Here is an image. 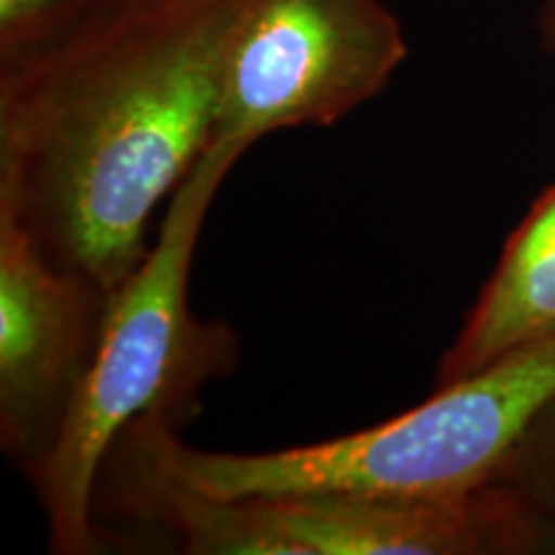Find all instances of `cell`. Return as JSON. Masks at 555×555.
Masks as SVG:
<instances>
[{"label": "cell", "instance_id": "6da1fadb", "mask_svg": "<svg viewBox=\"0 0 555 555\" xmlns=\"http://www.w3.org/2000/svg\"><path fill=\"white\" fill-rule=\"evenodd\" d=\"M237 0H103L0 62V219L116 291L214 142Z\"/></svg>", "mask_w": 555, "mask_h": 555}, {"label": "cell", "instance_id": "7a4b0ae2", "mask_svg": "<svg viewBox=\"0 0 555 555\" xmlns=\"http://www.w3.org/2000/svg\"><path fill=\"white\" fill-rule=\"evenodd\" d=\"M555 397V339L437 386L409 412L332 440L262 453L201 450L168 414H144L119 446L204 496L335 494L388 502L461 499L494 481L506 455Z\"/></svg>", "mask_w": 555, "mask_h": 555}, {"label": "cell", "instance_id": "3957f363", "mask_svg": "<svg viewBox=\"0 0 555 555\" xmlns=\"http://www.w3.org/2000/svg\"><path fill=\"white\" fill-rule=\"evenodd\" d=\"M242 155L208 147L165 206L150 253L111 296L95 360L57 446L29 478L52 553L103 551L95 489L124 429L155 412L183 425L196 414L201 391L240 363L237 335L224 322L193 314L189 286L208 208Z\"/></svg>", "mask_w": 555, "mask_h": 555}, {"label": "cell", "instance_id": "277c9868", "mask_svg": "<svg viewBox=\"0 0 555 555\" xmlns=\"http://www.w3.org/2000/svg\"><path fill=\"white\" fill-rule=\"evenodd\" d=\"M95 512L155 530L185 555H522L538 553L545 525L496 483L442 502L204 496L119 442L103 463Z\"/></svg>", "mask_w": 555, "mask_h": 555}, {"label": "cell", "instance_id": "5b68a950", "mask_svg": "<svg viewBox=\"0 0 555 555\" xmlns=\"http://www.w3.org/2000/svg\"><path fill=\"white\" fill-rule=\"evenodd\" d=\"M406 54L384 0H237L211 147L335 127L384 93Z\"/></svg>", "mask_w": 555, "mask_h": 555}, {"label": "cell", "instance_id": "8992f818", "mask_svg": "<svg viewBox=\"0 0 555 555\" xmlns=\"http://www.w3.org/2000/svg\"><path fill=\"white\" fill-rule=\"evenodd\" d=\"M111 296L0 219V450L31 478L57 446L99 350Z\"/></svg>", "mask_w": 555, "mask_h": 555}, {"label": "cell", "instance_id": "52a82bcc", "mask_svg": "<svg viewBox=\"0 0 555 555\" xmlns=\"http://www.w3.org/2000/svg\"><path fill=\"white\" fill-rule=\"evenodd\" d=\"M555 339V183L519 221L463 330L437 365L435 388Z\"/></svg>", "mask_w": 555, "mask_h": 555}, {"label": "cell", "instance_id": "ba28073f", "mask_svg": "<svg viewBox=\"0 0 555 555\" xmlns=\"http://www.w3.org/2000/svg\"><path fill=\"white\" fill-rule=\"evenodd\" d=\"M491 483L509 491L538 517L555 522V397L530 422Z\"/></svg>", "mask_w": 555, "mask_h": 555}, {"label": "cell", "instance_id": "9c48e42d", "mask_svg": "<svg viewBox=\"0 0 555 555\" xmlns=\"http://www.w3.org/2000/svg\"><path fill=\"white\" fill-rule=\"evenodd\" d=\"M103 0H0V62L44 50Z\"/></svg>", "mask_w": 555, "mask_h": 555}, {"label": "cell", "instance_id": "30bf717a", "mask_svg": "<svg viewBox=\"0 0 555 555\" xmlns=\"http://www.w3.org/2000/svg\"><path fill=\"white\" fill-rule=\"evenodd\" d=\"M538 37L545 54L555 57V0H543L538 11Z\"/></svg>", "mask_w": 555, "mask_h": 555}, {"label": "cell", "instance_id": "8fae6325", "mask_svg": "<svg viewBox=\"0 0 555 555\" xmlns=\"http://www.w3.org/2000/svg\"><path fill=\"white\" fill-rule=\"evenodd\" d=\"M538 553H555V522H547L543 527V535H540Z\"/></svg>", "mask_w": 555, "mask_h": 555}]
</instances>
